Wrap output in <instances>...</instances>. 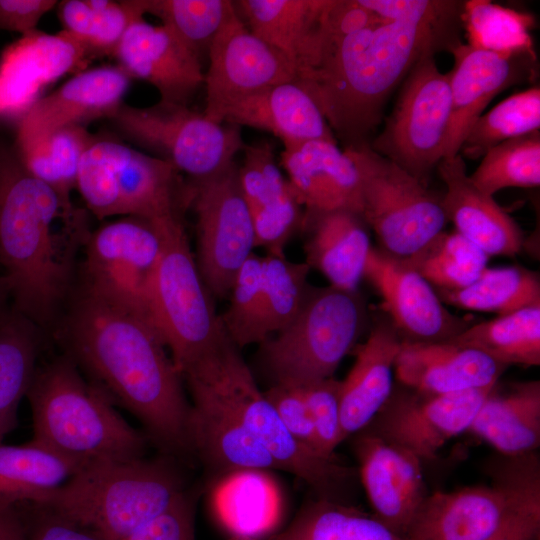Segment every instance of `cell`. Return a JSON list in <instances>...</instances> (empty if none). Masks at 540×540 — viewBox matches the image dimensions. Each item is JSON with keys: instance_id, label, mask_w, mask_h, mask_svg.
I'll return each instance as SVG.
<instances>
[{"instance_id": "obj_1", "label": "cell", "mask_w": 540, "mask_h": 540, "mask_svg": "<svg viewBox=\"0 0 540 540\" xmlns=\"http://www.w3.org/2000/svg\"><path fill=\"white\" fill-rule=\"evenodd\" d=\"M61 338L85 378L134 415L164 452H192L191 406L182 376L148 319L82 287Z\"/></svg>"}, {"instance_id": "obj_2", "label": "cell", "mask_w": 540, "mask_h": 540, "mask_svg": "<svg viewBox=\"0 0 540 540\" xmlns=\"http://www.w3.org/2000/svg\"><path fill=\"white\" fill-rule=\"evenodd\" d=\"M462 5L434 0L416 15L333 39L318 65L298 77L345 147L367 142L391 92L421 59L462 43Z\"/></svg>"}, {"instance_id": "obj_3", "label": "cell", "mask_w": 540, "mask_h": 540, "mask_svg": "<svg viewBox=\"0 0 540 540\" xmlns=\"http://www.w3.org/2000/svg\"><path fill=\"white\" fill-rule=\"evenodd\" d=\"M89 234L72 202L0 148V266L12 307L40 329L57 320Z\"/></svg>"}, {"instance_id": "obj_4", "label": "cell", "mask_w": 540, "mask_h": 540, "mask_svg": "<svg viewBox=\"0 0 540 540\" xmlns=\"http://www.w3.org/2000/svg\"><path fill=\"white\" fill-rule=\"evenodd\" d=\"M26 397L37 444L82 466L143 457L146 434L132 427L66 354L37 368Z\"/></svg>"}, {"instance_id": "obj_5", "label": "cell", "mask_w": 540, "mask_h": 540, "mask_svg": "<svg viewBox=\"0 0 540 540\" xmlns=\"http://www.w3.org/2000/svg\"><path fill=\"white\" fill-rule=\"evenodd\" d=\"M184 491L179 472L163 458L83 465L35 503L106 540H123L165 511Z\"/></svg>"}, {"instance_id": "obj_6", "label": "cell", "mask_w": 540, "mask_h": 540, "mask_svg": "<svg viewBox=\"0 0 540 540\" xmlns=\"http://www.w3.org/2000/svg\"><path fill=\"white\" fill-rule=\"evenodd\" d=\"M239 349L225 331L209 351L182 371V379L194 380L212 392L269 452L280 470L304 480L320 498L336 500L355 470L334 454L310 449L291 435L258 388Z\"/></svg>"}, {"instance_id": "obj_7", "label": "cell", "mask_w": 540, "mask_h": 540, "mask_svg": "<svg viewBox=\"0 0 540 540\" xmlns=\"http://www.w3.org/2000/svg\"><path fill=\"white\" fill-rule=\"evenodd\" d=\"M367 318L366 302L358 290L310 286L292 321L260 343L272 385L303 387L333 377Z\"/></svg>"}, {"instance_id": "obj_8", "label": "cell", "mask_w": 540, "mask_h": 540, "mask_svg": "<svg viewBox=\"0 0 540 540\" xmlns=\"http://www.w3.org/2000/svg\"><path fill=\"white\" fill-rule=\"evenodd\" d=\"M76 189L100 220L182 216L191 201L189 182L174 166L112 139L96 138L87 148Z\"/></svg>"}, {"instance_id": "obj_9", "label": "cell", "mask_w": 540, "mask_h": 540, "mask_svg": "<svg viewBox=\"0 0 540 540\" xmlns=\"http://www.w3.org/2000/svg\"><path fill=\"white\" fill-rule=\"evenodd\" d=\"M162 246L149 295L150 317L182 371L225 332L191 251L182 216L159 219Z\"/></svg>"}, {"instance_id": "obj_10", "label": "cell", "mask_w": 540, "mask_h": 540, "mask_svg": "<svg viewBox=\"0 0 540 540\" xmlns=\"http://www.w3.org/2000/svg\"><path fill=\"white\" fill-rule=\"evenodd\" d=\"M361 180V216L381 249L407 258L443 231L442 197L364 142L344 148Z\"/></svg>"}, {"instance_id": "obj_11", "label": "cell", "mask_w": 540, "mask_h": 540, "mask_svg": "<svg viewBox=\"0 0 540 540\" xmlns=\"http://www.w3.org/2000/svg\"><path fill=\"white\" fill-rule=\"evenodd\" d=\"M109 118L126 137L190 181L222 171L245 146L240 127L215 123L188 105L159 101L134 107L122 103Z\"/></svg>"}, {"instance_id": "obj_12", "label": "cell", "mask_w": 540, "mask_h": 540, "mask_svg": "<svg viewBox=\"0 0 540 540\" xmlns=\"http://www.w3.org/2000/svg\"><path fill=\"white\" fill-rule=\"evenodd\" d=\"M449 73H442L435 56L421 59L406 76L383 131L370 144L426 185L443 159L451 118Z\"/></svg>"}, {"instance_id": "obj_13", "label": "cell", "mask_w": 540, "mask_h": 540, "mask_svg": "<svg viewBox=\"0 0 540 540\" xmlns=\"http://www.w3.org/2000/svg\"><path fill=\"white\" fill-rule=\"evenodd\" d=\"M189 185L190 205L196 213L197 267L212 296L226 298L236 274L257 247L238 164Z\"/></svg>"}, {"instance_id": "obj_14", "label": "cell", "mask_w": 540, "mask_h": 540, "mask_svg": "<svg viewBox=\"0 0 540 540\" xmlns=\"http://www.w3.org/2000/svg\"><path fill=\"white\" fill-rule=\"evenodd\" d=\"M161 246L159 219L122 216L104 223L84 246L83 287L152 323L150 286Z\"/></svg>"}, {"instance_id": "obj_15", "label": "cell", "mask_w": 540, "mask_h": 540, "mask_svg": "<svg viewBox=\"0 0 540 540\" xmlns=\"http://www.w3.org/2000/svg\"><path fill=\"white\" fill-rule=\"evenodd\" d=\"M207 55L203 114L215 123H224L227 111L241 100L298 76L285 56L247 27L236 8L212 41Z\"/></svg>"}, {"instance_id": "obj_16", "label": "cell", "mask_w": 540, "mask_h": 540, "mask_svg": "<svg viewBox=\"0 0 540 540\" xmlns=\"http://www.w3.org/2000/svg\"><path fill=\"white\" fill-rule=\"evenodd\" d=\"M495 384L461 392L427 394L397 383L369 424L372 426L369 432L411 452L421 461L432 460L450 439L468 430Z\"/></svg>"}, {"instance_id": "obj_17", "label": "cell", "mask_w": 540, "mask_h": 540, "mask_svg": "<svg viewBox=\"0 0 540 540\" xmlns=\"http://www.w3.org/2000/svg\"><path fill=\"white\" fill-rule=\"evenodd\" d=\"M364 277L404 342L450 341L469 326L444 306L433 286L403 258L372 247Z\"/></svg>"}, {"instance_id": "obj_18", "label": "cell", "mask_w": 540, "mask_h": 540, "mask_svg": "<svg viewBox=\"0 0 540 540\" xmlns=\"http://www.w3.org/2000/svg\"><path fill=\"white\" fill-rule=\"evenodd\" d=\"M454 67L449 72L451 118L443 159L459 154L473 123L501 91L536 76L535 52L497 53L460 43L451 51Z\"/></svg>"}, {"instance_id": "obj_19", "label": "cell", "mask_w": 540, "mask_h": 540, "mask_svg": "<svg viewBox=\"0 0 540 540\" xmlns=\"http://www.w3.org/2000/svg\"><path fill=\"white\" fill-rule=\"evenodd\" d=\"M130 79L120 66L78 72L58 89L39 98L19 119L16 152L29 151L62 128L109 118L122 104Z\"/></svg>"}, {"instance_id": "obj_20", "label": "cell", "mask_w": 540, "mask_h": 540, "mask_svg": "<svg viewBox=\"0 0 540 540\" xmlns=\"http://www.w3.org/2000/svg\"><path fill=\"white\" fill-rule=\"evenodd\" d=\"M95 58L63 30L56 34L36 30L23 35L0 58V118L20 119L45 87L85 68Z\"/></svg>"}, {"instance_id": "obj_21", "label": "cell", "mask_w": 540, "mask_h": 540, "mask_svg": "<svg viewBox=\"0 0 540 540\" xmlns=\"http://www.w3.org/2000/svg\"><path fill=\"white\" fill-rule=\"evenodd\" d=\"M114 56L130 78L153 85L160 101L188 105L204 84L202 60L171 30L134 20L124 33Z\"/></svg>"}, {"instance_id": "obj_22", "label": "cell", "mask_w": 540, "mask_h": 540, "mask_svg": "<svg viewBox=\"0 0 540 540\" xmlns=\"http://www.w3.org/2000/svg\"><path fill=\"white\" fill-rule=\"evenodd\" d=\"M359 473L374 515L403 537L427 496L422 461L370 432L356 442Z\"/></svg>"}, {"instance_id": "obj_23", "label": "cell", "mask_w": 540, "mask_h": 540, "mask_svg": "<svg viewBox=\"0 0 540 540\" xmlns=\"http://www.w3.org/2000/svg\"><path fill=\"white\" fill-rule=\"evenodd\" d=\"M242 153L238 177L253 221L256 246L265 248L268 254L284 255L285 245L301 230L302 206L268 142L245 144Z\"/></svg>"}, {"instance_id": "obj_24", "label": "cell", "mask_w": 540, "mask_h": 540, "mask_svg": "<svg viewBox=\"0 0 540 540\" xmlns=\"http://www.w3.org/2000/svg\"><path fill=\"white\" fill-rule=\"evenodd\" d=\"M281 164L304 214L348 210L361 216L360 175L337 141L314 140L283 149Z\"/></svg>"}, {"instance_id": "obj_25", "label": "cell", "mask_w": 540, "mask_h": 540, "mask_svg": "<svg viewBox=\"0 0 540 540\" xmlns=\"http://www.w3.org/2000/svg\"><path fill=\"white\" fill-rule=\"evenodd\" d=\"M330 0H239L236 11L247 27L285 56L297 78L314 69L328 39Z\"/></svg>"}, {"instance_id": "obj_26", "label": "cell", "mask_w": 540, "mask_h": 540, "mask_svg": "<svg viewBox=\"0 0 540 540\" xmlns=\"http://www.w3.org/2000/svg\"><path fill=\"white\" fill-rule=\"evenodd\" d=\"M189 389L192 452L222 473L279 469L269 452L236 415L200 383L184 379Z\"/></svg>"}, {"instance_id": "obj_27", "label": "cell", "mask_w": 540, "mask_h": 540, "mask_svg": "<svg viewBox=\"0 0 540 540\" xmlns=\"http://www.w3.org/2000/svg\"><path fill=\"white\" fill-rule=\"evenodd\" d=\"M506 366L454 342L402 343L395 361L397 382L427 394H447L490 386Z\"/></svg>"}, {"instance_id": "obj_28", "label": "cell", "mask_w": 540, "mask_h": 540, "mask_svg": "<svg viewBox=\"0 0 540 540\" xmlns=\"http://www.w3.org/2000/svg\"><path fill=\"white\" fill-rule=\"evenodd\" d=\"M446 191L442 205L455 231L490 256H514L524 244L517 223L471 181L464 159L456 155L437 166Z\"/></svg>"}, {"instance_id": "obj_29", "label": "cell", "mask_w": 540, "mask_h": 540, "mask_svg": "<svg viewBox=\"0 0 540 540\" xmlns=\"http://www.w3.org/2000/svg\"><path fill=\"white\" fill-rule=\"evenodd\" d=\"M506 503L504 490L495 482L427 494L402 538L488 540L502 521Z\"/></svg>"}, {"instance_id": "obj_30", "label": "cell", "mask_w": 540, "mask_h": 540, "mask_svg": "<svg viewBox=\"0 0 540 540\" xmlns=\"http://www.w3.org/2000/svg\"><path fill=\"white\" fill-rule=\"evenodd\" d=\"M403 340L387 318L374 321L355 362L341 381V427L345 440L368 427L390 397L393 372Z\"/></svg>"}, {"instance_id": "obj_31", "label": "cell", "mask_w": 540, "mask_h": 540, "mask_svg": "<svg viewBox=\"0 0 540 540\" xmlns=\"http://www.w3.org/2000/svg\"><path fill=\"white\" fill-rule=\"evenodd\" d=\"M223 122L266 131L281 141L283 149L314 140L336 141L317 103L297 79L241 100L227 111Z\"/></svg>"}, {"instance_id": "obj_32", "label": "cell", "mask_w": 540, "mask_h": 540, "mask_svg": "<svg viewBox=\"0 0 540 540\" xmlns=\"http://www.w3.org/2000/svg\"><path fill=\"white\" fill-rule=\"evenodd\" d=\"M305 263L331 286L357 291L372 248L363 218L348 210L304 214Z\"/></svg>"}, {"instance_id": "obj_33", "label": "cell", "mask_w": 540, "mask_h": 540, "mask_svg": "<svg viewBox=\"0 0 540 540\" xmlns=\"http://www.w3.org/2000/svg\"><path fill=\"white\" fill-rule=\"evenodd\" d=\"M498 382L467 431L504 456L535 452L540 446V381L514 382L505 388Z\"/></svg>"}, {"instance_id": "obj_34", "label": "cell", "mask_w": 540, "mask_h": 540, "mask_svg": "<svg viewBox=\"0 0 540 540\" xmlns=\"http://www.w3.org/2000/svg\"><path fill=\"white\" fill-rule=\"evenodd\" d=\"M40 328L12 305L0 319V444L18 425L41 345Z\"/></svg>"}, {"instance_id": "obj_35", "label": "cell", "mask_w": 540, "mask_h": 540, "mask_svg": "<svg viewBox=\"0 0 540 540\" xmlns=\"http://www.w3.org/2000/svg\"><path fill=\"white\" fill-rule=\"evenodd\" d=\"M82 465L34 441L0 444V505L35 503L65 483Z\"/></svg>"}, {"instance_id": "obj_36", "label": "cell", "mask_w": 540, "mask_h": 540, "mask_svg": "<svg viewBox=\"0 0 540 540\" xmlns=\"http://www.w3.org/2000/svg\"><path fill=\"white\" fill-rule=\"evenodd\" d=\"M488 473L506 495L502 521L488 540H540V462L535 452L496 458Z\"/></svg>"}, {"instance_id": "obj_37", "label": "cell", "mask_w": 540, "mask_h": 540, "mask_svg": "<svg viewBox=\"0 0 540 540\" xmlns=\"http://www.w3.org/2000/svg\"><path fill=\"white\" fill-rule=\"evenodd\" d=\"M450 342L474 348L506 367L539 366L540 306L468 326Z\"/></svg>"}, {"instance_id": "obj_38", "label": "cell", "mask_w": 540, "mask_h": 540, "mask_svg": "<svg viewBox=\"0 0 540 540\" xmlns=\"http://www.w3.org/2000/svg\"><path fill=\"white\" fill-rule=\"evenodd\" d=\"M435 291L442 302L454 307L498 316L540 306L539 274L521 266L486 267L465 288Z\"/></svg>"}, {"instance_id": "obj_39", "label": "cell", "mask_w": 540, "mask_h": 540, "mask_svg": "<svg viewBox=\"0 0 540 540\" xmlns=\"http://www.w3.org/2000/svg\"><path fill=\"white\" fill-rule=\"evenodd\" d=\"M58 5L63 31L97 58L113 55L129 25L144 17L136 0H66Z\"/></svg>"}, {"instance_id": "obj_40", "label": "cell", "mask_w": 540, "mask_h": 540, "mask_svg": "<svg viewBox=\"0 0 540 540\" xmlns=\"http://www.w3.org/2000/svg\"><path fill=\"white\" fill-rule=\"evenodd\" d=\"M269 540H403L374 514L320 498Z\"/></svg>"}, {"instance_id": "obj_41", "label": "cell", "mask_w": 540, "mask_h": 540, "mask_svg": "<svg viewBox=\"0 0 540 540\" xmlns=\"http://www.w3.org/2000/svg\"><path fill=\"white\" fill-rule=\"evenodd\" d=\"M260 471L231 474L216 498L217 514L225 529L237 540H254L268 533L279 517L278 501L271 496Z\"/></svg>"}, {"instance_id": "obj_42", "label": "cell", "mask_w": 540, "mask_h": 540, "mask_svg": "<svg viewBox=\"0 0 540 540\" xmlns=\"http://www.w3.org/2000/svg\"><path fill=\"white\" fill-rule=\"evenodd\" d=\"M403 259L436 290H458L481 275L489 256L458 232L442 231Z\"/></svg>"}, {"instance_id": "obj_43", "label": "cell", "mask_w": 540, "mask_h": 540, "mask_svg": "<svg viewBox=\"0 0 540 540\" xmlns=\"http://www.w3.org/2000/svg\"><path fill=\"white\" fill-rule=\"evenodd\" d=\"M461 23L467 44L497 53L535 52L531 29V14L492 3L487 0L463 2Z\"/></svg>"}, {"instance_id": "obj_44", "label": "cell", "mask_w": 540, "mask_h": 540, "mask_svg": "<svg viewBox=\"0 0 540 540\" xmlns=\"http://www.w3.org/2000/svg\"><path fill=\"white\" fill-rule=\"evenodd\" d=\"M540 88L515 93L481 115L468 131L459 151L462 158L477 159L494 146L539 132Z\"/></svg>"}, {"instance_id": "obj_45", "label": "cell", "mask_w": 540, "mask_h": 540, "mask_svg": "<svg viewBox=\"0 0 540 540\" xmlns=\"http://www.w3.org/2000/svg\"><path fill=\"white\" fill-rule=\"evenodd\" d=\"M95 139L83 125H73L56 131L25 153H16L32 176L72 202L82 157Z\"/></svg>"}, {"instance_id": "obj_46", "label": "cell", "mask_w": 540, "mask_h": 540, "mask_svg": "<svg viewBox=\"0 0 540 540\" xmlns=\"http://www.w3.org/2000/svg\"><path fill=\"white\" fill-rule=\"evenodd\" d=\"M263 288L258 343L284 328L299 312L310 288L309 266L284 255L263 256Z\"/></svg>"}, {"instance_id": "obj_47", "label": "cell", "mask_w": 540, "mask_h": 540, "mask_svg": "<svg viewBox=\"0 0 540 540\" xmlns=\"http://www.w3.org/2000/svg\"><path fill=\"white\" fill-rule=\"evenodd\" d=\"M141 11L159 18L202 60L235 10L229 0H136Z\"/></svg>"}, {"instance_id": "obj_48", "label": "cell", "mask_w": 540, "mask_h": 540, "mask_svg": "<svg viewBox=\"0 0 540 540\" xmlns=\"http://www.w3.org/2000/svg\"><path fill=\"white\" fill-rule=\"evenodd\" d=\"M474 185L493 196L509 187L540 185V133L504 141L488 150L473 174Z\"/></svg>"}, {"instance_id": "obj_49", "label": "cell", "mask_w": 540, "mask_h": 540, "mask_svg": "<svg viewBox=\"0 0 540 540\" xmlns=\"http://www.w3.org/2000/svg\"><path fill=\"white\" fill-rule=\"evenodd\" d=\"M263 264V257L254 252L247 258L232 284L230 304L220 316L227 335L238 348L258 343Z\"/></svg>"}, {"instance_id": "obj_50", "label": "cell", "mask_w": 540, "mask_h": 540, "mask_svg": "<svg viewBox=\"0 0 540 540\" xmlns=\"http://www.w3.org/2000/svg\"><path fill=\"white\" fill-rule=\"evenodd\" d=\"M314 425L319 450L333 455L344 440L341 427V381L334 377L301 387Z\"/></svg>"}, {"instance_id": "obj_51", "label": "cell", "mask_w": 540, "mask_h": 540, "mask_svg": "<svg viewBox=\"0 0 540 540\" xmlns=\"http://www.w3.org/2000/svg\"><path fill=\"white\" fill-rule=\"evenodd\" d=\"M123 540H195V501L184 490L160 515Z\"/></svg>"}, {"instance_id": "obj_52", "label": "cell", "mask_w": 540, "mask_h": 540, "mask_svg": "<svg viewBox=\"0 0 540 540\" xmlns=\"http://www.w3.org/2000/svg\"><path fill=\"white\" fill-rule=\"evenodd\" d=\"M264 395L291 435L304 446L322 453L302 388L275 384Z\"/></svg>"}, {"instance_id": "obj_53", "label": "cell", "mask_w": 540, "mask_h": 540, "mask_svg": "<svg viewBox=\"0 0 540 540\" xmlns=\"http://www.w3.org/2000/svg\"><path fill=\"white\" fill-rule=\"evenodd\" d=\"M31 505L29 515L22 513L25 540H106L94 531L45 507Z\"/></svg>"}, {"instance_id": "obj_54", "label": "cell", "mask_w": 540, "mask_h": 540, "mask_svg": "<svg viewBox=\"0 0 540 540\" xmlns=\"http://www.w3.org/2000/svg\"><path fill=\"white\" fill-rule=\"evenodd\" d=\"M57 3L54 0H0V30L18 32L22 36L30 34Z\"/></svg>"}, {"instance_id": "obj_55", "label": "cell", "mask_w": 540, "mask_h": 540, "mask_svg": "<svg viewBox=\"0 0 540 540\" xmlns=\"http://www.w3.org/2000/svg\"><path fill=\"white\" fill-rule=\"evenodd\" d=\"M0 540H25L23 516L19 506L0 505Z\"/></svg>"}, {"instance_id": "obj_56", "label": "cell", "mask_w": 540, "mask_h": 540, "mask_svg": "<svg viewBox=\"0 0 540 540\" xmlns=\"http://www.w3.org/2000/svg\"><path fill=\"white\" fill-rule=\"evenodd\" d=\"M10 299V291L7 280L3 275H0V319L9 309L8 300Z\"/></svg>"}]
</instances>
